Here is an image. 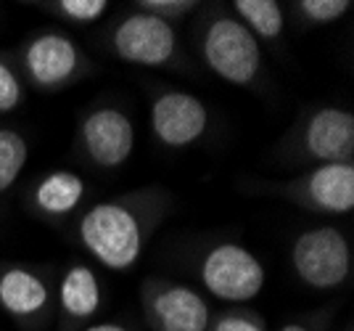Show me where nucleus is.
Instances as JSON below:
<instances>
[{"label": "nucleus", "instance_id": "14", "mask_svg": "<svg viewBox=\"0 0 354 331\" xmlns=\"http://www.w3.org/2000/svg\"><path fill=\"white\" fill-rule=\"evenodd\" d=\"M85 196H88V183L82 181V175L72 170H50L35 183L30 204L45 220H64L80 210Z\"/></svg>", "mask_w": 354, "mask_h": 331}, {"label": "nucleus", "instance_id": "15", "mask_svg": "<svg viewBox=\"0 0 354 331\" xmlns=\"http://www.w3.org/2000/svg\"><path fill=\"white\" fill-rule=\"evenodd\" d=\"M238 21L246 27V30L262 43H275L283 37L286 30V14H283V6L275 0H236L230 6Z\"/></svg>", "mask_w": 354, "mask_h": 331}, {"label": "nucleus", "instance_id": "10", "mask_svg": "<svg viewBox=\"0 0 354 331\" xmlns=\"http://www.w3.org/2000/svg\"><path fill=\"white\" fill-rule=\"evenodd\" d=\"M80 146L90 162L101 170H117L127 165L135 149L133 120L114 106L90 109L80 120Z\"/></svg>", "mask_w": 354, "mask_h": 331}, {"label": "nucleus", "instance_id": "9", "mask_svg": "<svg viewBox=\"0 0 354 331\" xmlns=\"http://www.w3.org/2000/svg\"><path fill=\"white\" fill-rule=\"evenodd\" d=\"M283 199L320 215H346L354 210V162L315 165L304 175L278 186Z\"/></svg>", "mask_w": 354, "mask_h": 331}, {"label": "nucleus", "instance_id": "6", "mask_svg": "<svg viewBox=\"0 0 354 331\" xmlns=\"http://www.w3.org/2000/svg\"><path fill=\"white\" fill-rule=\"evenodd\" d=\"M198 276L207 292L222 302H249L265 289L262 260L236 241H222L201 257Z\"/></svg>", "mask_w": 354, "mask_h": 331}, {"label": "nucleus", "instance_id": "13", "mask_svg": "<svg viewBox=\"0 0 354 331\" xmlns=\"http://www.w3.org/2000/svg\"><path fill=\"white\" fill-rule=\"evenodd\" d=\"M101 302H104V289L90 265L72 262L61 273L56 307H59L61 323L66 329H77V326L88 323L90 318L101 310Z\"/></svg>", "mask_w": 354, "mask_h": 331}, {"label": "nucleus", "instance_id": "17", "mask_svg": "<svg viewBox=\"0 0 354 331\" xmlns=\"http://www.w3.org/2000/svg\"><path fill=\"white\" fill-rule=\"evenodd\" d=\"M349 8H352V0H299L294 3V14H299L301 21L312 27L333 24L349 14Z\"/></svg>", "mask_w": 354, "mask_h": 331}, {"label": "nucleus", "instance_id": "3", "mask_svg": "<svg viewBox=\"0 0 354 331\" xmlns=\"http://www.w3.org/2000/svg\"><path fill=\"white\" fill-rule=\"evenodd\" d=\"M106 48L111 56L135 66H172L180 56V37L175 24L135 8L111 24Z\"/></svg>", "mask_w": 354, "mask_h": 331}, {"label": "nucleus", "instance_id": "11", "mask_svg": "<svg viewBox=\"0 0 354 331\" xmlns=\"http://www.w3.org/2000/svg\"><path fill=\"white\" fill-rule=\"evenodd\" d=\"M209 127V111L193 93L162 91L151 101V130L167 149H188Z\"/></svg>", "mask_w": 354, "mask_h": 331}, {"label": "nucleus", "instance_id": "18", "mask_svg": "<svg viewBox=\"0 0 354 331\" xmlns=\"http://www.w3.org/2000/svg\"><path fill=\"white\" fill-rule=\"evenodd\" d=\"M53 14H59L61 19L72 21V24H93L101 16H106V11L111 8L106 0H56L48 6Z\"/></svg>", "mask_w": 354, "mask_h": 331}, {"label": "nucleus", "instance_id": "19", "mask_svg": "<svg viewBox=\"0 0 354 331\" xmlns=\"http://www.w3.org/2000/svg\"><path fill=\"white\" fill-rule=\"evenodd\" d=\"M24 77L6 56H0V114H8L24 104Z\"/></svg>", "mask_w": 354, "mask_h": 331}, {"label": "nucleus", "instance_id": "2", "mask_svg": "<svg viewBox=\"0 0 354 331\" xmlns=\"http://www.w3.org/2000/svg\"><path fill=\"white\" fill-rule=\"evenodd\" d=\"M198 53L209 72L238 88H251L262 75V46L230 11H214L204 19Z\"/></svg>", "mask_w": 354, "mask_h": 331}, {"label": "nucleus", "instance_id": "7", "mask_svg": "<svg viewBox=\"0 0 354 331\" xmlns=\"http://www.w3.org/2000/svg\"><path fill=\"white\" fill-rule=\"evenodd\" d=\"M294 156L312 167L354 162V114L339 106L310 111L294 133Z\"/></svg>", "mask_w": 354, "mask_h": 331}, {"label": "nucleus", "instance_id": "12", "mask_svg": "<svg viewBox=\"0 0 354 331\" xmlns=\"http://www.w3.org/2000/svg\"><path fill=\"white\" fill-rule=\"evenodd\" d=\"M0 307L24 326L45 321L53 307L50 284L27 265H6L0 271Z\"/></svg>", "mask_w": 354, "mask_h": 331}, {"label": "nucleus", "instance_id": "1", "mask_svg": "<svg viewBox=\"0 0 354 331\" xmlns=\"http://www.w3.org/2000/svg\"><path fill=\"white\" fill-rule=\"evenodd\" d=\"M169 207L172 196L162 188H138L104 199L77 220V236L104 268L130 271L143 257Z\"/></svg>", "mask_w": 354, "mask_h": 331}, {"label": "nucleus", "instance_id": "20", "mask_svg": "<svg viewBox=\"0 0 354 331\" xmlns=\"http://www.w3.org/2000/svg\"><path fill=\"white\" fill-rule=\"evenodd\" d=\"M135 8L143 14L156 16L167 24H175L177 19L188 16L193 8H198V3H193V0H138Z\"/></svg>", "mask_w": 354, "mask_h": 331}, {"label": "nucleus", "instance_id": "8", "mask_svg": "<svg viewBox=\"0 0 354 331\" xmlns=\"http://www.w3.org/2000/svg\"><path fill=\"white\" fill-rule=\"evenodd\" d=\"M140 305L153 331H207L212 323L209 302L196 289L177 281H143Z\"/></svg>", "mask_w": 354, "mask_h": 331}, {"label": "nucleus", "instance_id": "21", "mask_svg": "<svg viewBox=\"0 0 354 331\" xmlns=\"http://www.w3.org/2000/svg\"><path fill=\"white\" fill-rule=\"evenodd\" d=\"M207 331H265V321L251 310H227L214 318Z\"/></svg>", "mask_w": 354, "mask_h": 331}, {"label": "nucleus", "instance_id": "5", "mask_svg": "<svg viewBox=\"0 0 354 331\" xmlns=\"http://www.w3.org/2000/svg\"><path fill=\"white\" fill-rule=\"evenodd\" d=\"M291 265L301 284L317 292L339 289L352 273L349 241L333 226L310 228L291 244Z\"/></svg>", "mask_w": 354, "mask_h": 331}, {"label": "nucleus", "instance_id": "23", "mask_svg": "<svg viewBox=\"0 0 354 331\" xmlns=\"http://www.w3.org/2000/svg\"><path fill=\"white\" fill-rule=\"evenodd\" d=\"M281 331H310L307 326H301V323H286Z\"/></svg>", "mask_w": 354, "mask_h": 331}, {"label": "nucleus", "instance_id": "16", "mask_svg": "<svg viewBox=\"0 0 354 331\" xmlns=\"http://www.w3.org/2000/svg\"><path fill=\"white\" fill-rule=\"evenodd\" d=\"M30 159L27 138L11 127H0V194H6L19 175L24 172Z\"/></svg>", "mask_w": 354, "mask_h": 331}, {"label": "nucleus", "instance_id": "4", "mask_svg": "<svg viewBox=\"0 0 354 331\" xmlns=\"http://www.w3.org/2000/svg\"><path fill=\"white\" fill-rule=\"evenodd\" d=\"M19 69L37 91L53 93L88 75L90 59L69 35L48 30L24 43L19 51Z\"/></svg>", "mask_w": 354, "mask_h": 331}, {"label": "nucleus", "instance_id": "22", "mask_svg": "<svg viewBox=\"0 0 354 331\" xmlns=\"http://www.w3.org/2000/svg\"><path fill=\"white\" fill-rule=\"evenodd\" d=\"M85 331H130V329H124L122 323H114V321H101V323H93V326H88Z\"/></svg>", "mask_w": 354, "mask_h": 331}]
</instances>
